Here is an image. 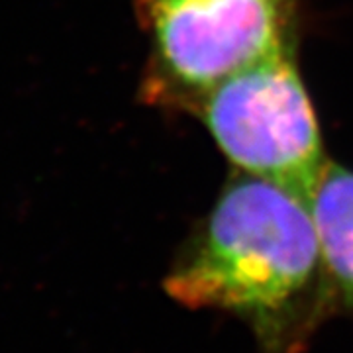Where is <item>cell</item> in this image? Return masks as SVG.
<instances>
[{"mask_svg":"<svg viewBox=\"0 0 353 353\" xmlns=\"http://www.w3.org/2000/svg\"><path fill=\"white\" fill-rule=\"evenodd\" d=\"M163 287L187 308L240 318L259 353H306L340 312L310 204L241 171L183 243Z\"/></svg>","mask_w":353,"mask_h":353,"instance_id":"6da1fadb","label":"cell"},{"mask_svg":"<svg viewBox=\"0 0 353 353\" xmlns=\"http://www.w3.org/2000/svg\"><path fill=\"white\" fill-rule=\"evenodd\" d=\"M150 39V102L189 106L228 77L294 48V0H132Z\"/></svg>","mask_w":353,"mask_h":353,"instance_id":"7a4b0ae2","label":"cell"},{"mask_svg":"<svg viewBox=\"0 0 353 353\" xmlns=\"http://www.w3.org/2000/svg\"><path fill=\"white\" fill-rule=\"evenodd\" d=\"M194 112L241 173L310 201L328 159L294 48L224 79L202 97Z\"/></svg>","mask_w":353,"mask_h":353,"instance_id":"3957f363","label":"cell"},{"mask_svg":"<svg viewBox=\"0 0 353 353\" xmlns=\"http://www.w3.org/2000/svg\"><path fill=\"white\" fill-rule=\"evenodd\" d=\"M308 204L338 310L353 318V171L328 161Z\"/></svg>","mask_w":353,"mask_h":353,"instance_id":"277c9868","label":"cell"}]
</instances>
